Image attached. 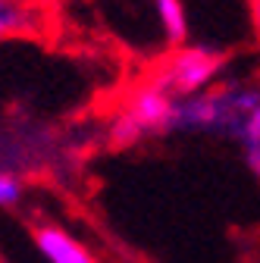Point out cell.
Returning <instances> with one entry per match:
<instances>
[{
    "label": "cell",
    "mask_w": 260,
    "mask_h": 263,
    "mask_svg": "<svg viewBox=\"0 0 260 263\" xmlns=\"http://www.w3.org/2000/svg\"><path fill=\"white\" fill-rule=\"evenodd\" d=\"M28 194V185L22 179L19 170H10V166H0V210H13L25 201Z\"/></svg>",
    "instance_id": "cell-7"
},
{
    "label": "cell",
    "mask_w": 260,
    "mask_h": 263,
    "mask_svg": "<svg viewBox=\"0 0 260 263\" xmlns=\"http://www.w3.org/2000/svg\"><path fill=\"white\" fill-rule=\"evenodd\" d=\"M248 22H251V35L260 44V0H248Z\"/></svg>",
    "instance_id": "cell-8"
},
{
    "label": "cell",
    "mask_w": 260,
    "mask_h": 263,
    "mask_svg": "<svg viewBox=\"0 0 260 263\" xmlns=\"http://www.w3.org/2000/svg\"><path fill=\"white\" fill-rule=\"evenodd\" d=\"M229 57L213 44H179L170 47V53L154 66V79L163 85L173 97H191L204 94L226 82Z\"/></svg>",
    "instance_id": "cell-3"
},
{
    "label": "cell",
    "mask_w": 260,
    "mask_h": 263,
    "mask_svg": "<svg viewBox=\"0 0 260 263\" xmlns=\"http://www.w3.org/2000/svg\"><path fill=\"white\" fill-rule=\"evenodd\" d=\"M173 135H216L238 144V151L260 147V82H222L204 94L176 97Z\"/></svg>",
    "instance_id": "cell-1"
},
{
    "label": "cell",
    "mask_w": 260,
    "mask_h": 263,
    "mask_svg": "<svg viewBox=\"0 0 260 263\" xmlns=\"http://www.w3.org/2000/svg\"><path fill=\"white\" fill-rule=\"evenodd\" d=\"M151 13H154V22H157L163 44H170V47L188 44L191 19H188L185 0H151Z\"/></svg>",
    "instance_id": "cell-5"
},
{
    "label": "cell",
    "mask_w": 260,
    "mask_h": 263,
    "mask_svg": "<svg viewBox=\"0 0 260 263\" xmlns=\"http://www.w3.org/2000/svg\"><path fill=\"white\" fill-rule=\"evenodd\" d=\"M31 238L44 263H101L88 241H82L60 222H38Z\"/></svg>",
    "instance_id": "cell-4"
},
{
    "label": "cell",
    "mask_w": 260,
    "mask_h": 263,
    "mask_svg": "<svg viewBox=\"0 0 260 263\" xmlns=\"http://www.w3.org/2000/svg\"><path fill=\"white\" fill-rule=\"evenodd\" d=\"M173 110L176 97L154 76H147L135 88H128L122 104L113 110L107 122V141L113 147H128L147 138L173 135Z\"/></svg>",
    "instance_id": "cell-2"
},
{
    "label": "cell",
    "mask_w": 260,
    "mask_h": 263,
    "mask_svg": "<svg viewBox=\"0 0 260 263\" xmlns=\"http://www.w3.org/2000/svg\"><path fill=\"white\" fill-rule=\"evenodd\" d=\"M38 28V7L28 0H0V44Z\"/></svg>",
    "instance_id": "cell-6"
}]
</instances>
